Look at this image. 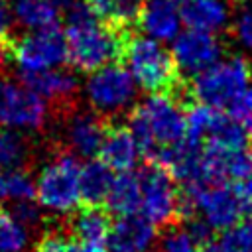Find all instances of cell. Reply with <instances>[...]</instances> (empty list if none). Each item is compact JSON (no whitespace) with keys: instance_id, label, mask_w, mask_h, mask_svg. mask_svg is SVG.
Listing matches in <instances>:
<instances>
[{"instance_id":"1f68e13d","label":"cell","mask_w":252,"mask_h":252,"mask_svg":"<svg viewBox=\"0 0 252 252\" xmlns=\"http://www.w3.org/2000/svg\"><path fill=\"white\" fill-rule=\"evenodd\" d=\"M71 246L73 244L63 234H59V232H47V234H43L37 240L33 252H71Z\"/></svg>"},{"instance_id":"f546056e","label":"cell","mask_w":252,"mask_h":252,"mask_svg":"<svg viewBox=\"0 0 252 252\" xmlns=\"http://www.w3.org/2000/svg\"><path fill=\"white\" fill-rule=\"evenodd\" d=\"M12 24H14V16L10 10V4L6 0H0V65L4 63V59L10 57Z\"/></svg>"},{"instance_id":"e575fe53","label":"cell","mask_w":252,"mask_h":252,"mask_svg":"<svg viewBox=\"0 0 252 252\" xmlns=\"http://www.w3.org/2000/svg\"><path fill=\"white\" fill-rule=\"evenodd\" d=\"M6 175H8V171L0 169V205L8 201V189H6Z\"/></svg>"},{"instance_id":"74e56055","label":"cell","mask_w":252,"mask_h":252,"mask_svg":"<svg viewBox=\"0 0 252 252\" xmlns=\"http://www.w3.org/2000/svg\"><path fill=\"white\" fill-rule=\"evenodd\" d=\"M238 2H242V4H252V0H238Z\"/></svg>"},{"instance_id":"9a60e30c","label":"cell","mask_w":252,"mask_h":252,"mask_svg":"<svg viewBox=\"0 0 252 252\" xmlns=\"http://www.w3.org/2000/svg\"><path fill=\"white\" fill-rule=\"evenodd\" d=\"M98 158L116 173L132 171L142 158V150L130 126L106 128Z\"/></svg>"},{"instance_id":"4fadbf2b","label":"cell","mask_w":252,"mask_h":252,"mask_svg":"<svg viewBox=\"0 0 252 252\" xmlns=\"http://www.w3.org/2000/svg\"><path fill=\"white\" fill-rule=\"evenodd\" d=\"M156 242V224L136 213L122 215L112 220L106 238V248L108 252H152Z\"/></svg>"},{"instance_id":"9c48e42d","label":"cell","mask_w":252,"mask_h":252,"mask_svg":"<svg viewBox=\"0 0 252 252\" xmlns=\"http://www.w3.org/2000/svg\"><path fill=\"white\" fill-rule=\"evenodd\" d=\"M10 59L20 75H33L63 67L67 63V39L59 26L28 30L22 37L12 39Z\"/></svg>"},{"instance_id":"f1b7e54d","label":"cell","mask_w":252,"mask_h":252,"mask_svg":"<svg viewBox=\"0 0 252 252\" xmlns=\"http://www.w3.org/2000/svg\"><path fill=\"white\" fill-rule=\"evenodd\" d=\"M228 114L244 128L248 138L252 140V85H248L228 106Z\"/></svg>"},{"instance_id":"d6986e66","label":"cell","mask_w":252,"mask_h":252,"mask_svg":"<svg viewBox=\"0 0 252 252\" xmlns=\"http://www.w3.org/2000/svg\"><path fill=\"white\" fill-rule=\"evenodd\" d=\"M116 171L110 169L100 158H89L81 165V199L85 205L100 207L106 203Z\"/></svg>"},{"instance_id":"e0dca14e","label":"cell","mask_w":252,"mask_h":252,"mask_svg":"<svg viewBox=\"0 0 252 252\" xmlns=\"http://www.w3.org/2000/svg\"><path fill=\"white\" fill-rule=\"evenodd\" d=\"M181 8V18L187 28L219 33L230 24V8L224 0H191Z\"/></svg>"},{"instance_id":"7a4b0ae2","label":"cell","mask_w":252,"mask_h":252,"mask_svg":"<svg viewBox=\"0 0 252 252\" xmlns=\"http://www.w3.org/2000/svg\"><path fill=\"white\" fill-rule=\"evenodd\" d=\"M185 98L189 96L183 93H148V96L128 112V126L146 161H156L165 148L185 140Z\"/></svg>"},{"instance_id":"ba28073f","label":"cell","mask_w":252,"mask_h":252,"mask_svg":"<svg viewBox=\"0 0 252 252\" xmlns=\"http://www.w3.org/2000/svg\"><path fill=\"white\" fill-rule=\"evenodd\" d=\"M185 217L203 219L215 232H222L236 224L242 217L240 203L230 183H211V185H187L181 187Z\"/></svg>"},{"instance_id":"6da1fadb","label":"cell","mask_w":252,"mask_h":252,"mask_svg":"<svg viewBox=\"0 0 252 252\" xmlns=\"http://www.w3.org/2000/svg\"><path fill=\"white\" fill-rule=\"evenodd\" d=\"M67 61L83 73L122 59L128 32L98 20L85 0H75L67 10Z\"/></svg>"},{"instance_id":"83f0119b","label":"cell","mask_w":252,"mask_h":252,"mask_svg":"<svg viewBox=\"0 0 252 252\" xmlns=\"http://www.w3.org/2000/svg\"><path fill=\"white\" fill-rule=\"evenodd\" d=\"M230 32L236 43L252 53V4H242L230 24Z\"/></svg>"},{"instance_id":"ac0fdd59","label":"cell","mask_w":252,"mask_h":252,"mask_svg":"<svg viewBox=\"0 0 252 252\" xmlns=\"http://www.w3.org/2000/svg\"><path fill=\"white\" fill-rule=\"evenodd\" d=\"M110 224L112 220L104 209L87 205L73 213L69 232L75 238V242L81 244H106Z\"/></svg>"},{"instance_id":"d590c367","label":"cell","mask_w":252,"mask_h":252,"mask_svg":"<svg viewBox=\"0 0 252 252\" xmlns=\"http://www.w3.org/2000/svg\"><path fill=\"white\" fill-rule=\"evenodd\" d=\"M199 252H220L219 250V246H217V242H207V244H201V248H199Z\"/></svg>"},{"instance_id":"7c38bea8","label":"cell","mask_w":252,"mask_h":252,"mask_svg":"<svg viewBox=\"0 0 252 252\" xmlns=\"http://www.w3.org/2000/svg\"><path fill=\"white\" fill-rule=\"evenodd\" d=\"M104 134V118L93 112L91 108L69 114L63 124V142L67 146V152L85 159L98 156Z\"/></svg>"},{"instance_id":"484cf974","label":"cell","mask_w":252,"mask_h":252,"mask_svg":"<svg viewBox=\"0 0 252 252\" xmlns=\"http://www.w3.org/2000/svg\"><path fill=\"white\" fill-rule=\"evenodd\" d=\"M201 244L191 236V232L179 222L163 228L159 240V252H199Z\"/></svg>"},{"instance_id":"7402d4cb","label":"cell","mask_w":252,"mask_h":252,"mask_svg":"<svg viewBox=\"0 0 252 252\" xmlns=\"http://www.w3.org/2000/svg\"><path fill=\"white\" fill-rule=\"evenodd\" d=\"M85 2L98 20L128 32V28L138 24L146 0H85Z\"/></svg>"},{"instance_id":"52a82bcc","label":"cell","mask_w":252,"mask_h":252,"mask_svg":"<svg viewBox=\"0 0 252 252\" xmlns=\"http://www.w3.org/2000/svg\"><path fill=\"white\" fill-rule=\"evenodd\" d=\"M138 175L142 187L140 215L161 228L179 224L185 217V211L177 179L163 165L154 161H148Z\"/></svg>"},{"instance_id":"30bf717a","label":"cell","mask_w":252,"mask_h":252,"mask_svg":"<svg viewBox=\"0 0 252 252\" xmlns=\"http://www.w3.org/2000/svg\"><path fill=\"white\" fill-rule=\"evenodd\" d=\"M49 116L47 100H43L26 81L0 75V128L20 132H37Z\"/></svg>"},{"instance_id":"5b68a950","label":"cell","mask_w":252,"mask_h":252,"mask_svg":"<svg viewBox=\"0 0 252 252\" xmlns=\"http://www.w3.org/2000/svg\"><path fill=\"white\" fill-rule=\"evenodd\" d=\"M252 61L244 55H228L195 75L187 85V94L195 102L213 108L230 106L232 100L250 85Z\"/></svg>"},{"instance_id":"277c9868","label":"cell","mask_w":252,"mask_h":252,"mask_svg":"<svg viewBox=\"0 0 252 252\" xmlns=\"http://www.w3.org/2000/svg\"><path fill=\"white\" fill-rule=\"evenodd\" d=\"M81 165L75 154L61 152L39 167L35 199L45 213L67 217L81 207Z\"/></svg>"},{"instance_id":"2e32d148","label":"cell","mask_w":252,"mask_h":252,"mask_svg":"<svg viewBox=\"0 0 252 252\" xmlns=\"http://www.w3.org/2000/svg\"><path fill=\"white\" fill-rule=\"evenodd\" d=\"M22 81H26L43 100L53 104H67L79 93L77 75L63 67H55V69L33 73V75H24Z\"/></svg>"},{"instance_id":"4316f807","label":"cell","mask_w":252,"mask_h":252,"mask_svg":"<svg viewBox=\"0 0 252 252\" xmlns=\"http://www.w3.org/2000/svg\"><path fill=\"white\" fill-rule=\"evenodd\" d=\"M6 189H8V201L10 203L32 201V199H35V177H32L26 169L8 171Z\"/></svg>"},{"instance_id":"ffe728a7","label":"cell","mask_w":252,"mask_h":252,"mask_svg":"<svg viewBox=\"0 0 252 252\" xmlns=\"http://www.w3.org/2000/svg\"><path fill=\"white\" fill-rule=\"evenodd\" d=\"M14 22L24 30H41L57 26L63 12L59 0H10Z\"/></svg>"},{"instance_id":"8d00e7d4","label":"cell","mask_w":252,"mask_h":252,"mask_svg":"<svg viewBox=\"0 0 252 252\" xmlns=\"http://www.w3.org/2000/svg\"><path fill=\"white\" fill-rule=\"evenodd\" d=\"M179 6H183V4H187V2H191V0H175Z\"/></svg>"},{"instance_id":"d4e9b609","label":"cell","mask_w":252,"mask_h":252,"mask_svg":"<svg viewBox=\"0 0 252 252\" xmlns=\"http://www.w3.org/2000/svg\"><path fill=\"white\" fill-rule=\"evenodd\" d=\"M217 246L220 252H252V219H240L230 228L222 230Z\"/></svg>"},{"instance_id":"3957f363","label":"cell","mask_w":252,"mask_h":252,"mask_svg":"<svg viewBox=\"0 0 252 252\" xmlns=\"http://www.w3.org/2000/svg\"><path fill=\"white\" fill-rule=\"evenodd\" d=\"M122 59L142 91L187 94V85L175 65L173 53L161 41L148 35H128Z\"/></svg>"},{"instance_id":"836d02e7","label":"cell","mask_w":252,"mask_h":252,"mask_svg":"<svg viewBox=\"0 0 252 252\" xmlns=\"http://www.w3.org/2000/svg\"><path fill=\"white\" fill-rule=\"evenodd\" d=\"M71 252H108V248H104L102 244H81V242H75L71 246Z\"/></svg>"},{"instance_id":"44dd1931","label":"cell","mask_w":252,"mask_h":252,"mask_svg":"<svg viewBox=\"0 0 252 252\" xmlns=\"http://www.w3.org/2000/svg\"><path fill=\"white\" fill-rule=\"evenodd\" d=\"M106 207L116 217L136 215L142 207V187L140 175L134 171H120L114 175L110 193L106 197Z\"/></svg>"},{"instance_id":"5bb4252c","label":"cell","mask_w":252,"mask_h":252,"mask_svg":"<svg viewBox=\"0 0 252 252\" xmlns=\"http://www.w3.org/2000/svg\"><path fill=\"white\" fill-rule=\"evenodd\" d=\"M181 8L175 0H146L138 18L140 30L161 43L173 41L181 32Z\"/></svg>"},{"instance_id":"cb8c5ba5","label":"cell","mask_w":252,"mask_h":252,"mask_svg":"<svg viewBox=\"0 0 252 252\" xmlns=\"http://www.w3.org/2000/svg\"><path fill=\"white\" fill-rule=\"evenodd\" d=\"M30 228L10 211H0V252H28Z\"/></svg>"},{"instance_id":"8fae6325","label":"cell","mask_w":252,"mask_h":252,"mask_svg":"<svg viewBox=\"0 0 252 252\" xmlns=\"http://www.w3.org/2000/svg\"><path fill=\"white\" fill-rule=\"evenodd\" d=\"M171 53L181 77H195L224 57V45L217 33L187 28L173 39Z\"/></svg>"},{"instance_id":"8992f818","label":"cell","mask_w":252,"mask_h":252,"mask_svg":"<svg viewBox=\"0 0 252 252\" xmlns=\"http://www.w3.org/2000/svg\"><path fill=\"white\" fill-rule=\"evenodd\" d=\"M83 94L89 108L102 118L128 116L138 98V85L130 71L114 61L87 75Z\"/></svg>"},{"instance_id":"d6a6232c","label":"cell","mask_w":252,"mask_h":252,"mask_svg":"<svg viewBox=\"0 0 252 252\" xmlns=\"http://www.w3.org/2000/svg\"><path fill=\"white\" fill-rule=\"evenodd\" d=\"M234 191H236V197H238V203H240L242 217L252 219V177H248L244 181H238L234 185Z\"/></svg>"},{"instance_id":"4dcf8cb0","label":"cell","mask_w":252,"mask_h":252,"mask_svg":"<svg viewBox=\"0 0 252 252\" xmlns=\"http://www.w3.org/2000/svg\"><path fill=\"white\" fill-rule=\"evenodd\" d=\"M10 213H12L20 222H24L28 228L39 224V222H41V217H43V209H41V205L37 203V199L12 203V211H10Z\"/></svg>"},{"instance_id":"603a6c76","label":"cell","mask_w":252,"mask_h":252,"mask_svg":"<svg viewBox=\"0 0 252 252\" xmlns=\"http://www.w3.org/2000/svg\"><path fill=\"white\" fill-rule=\"evenodd\" d=\"M30 159V144L20 130L0 128V169H24Z\"/></svg>"}]
</instances>
